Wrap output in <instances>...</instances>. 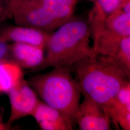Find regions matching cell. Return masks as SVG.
<instances>
[{"label": "cell", "instance_id": "1", "mask_svg": "<svg viewBox=\"0 0 130 130\" xmlns=\"http://www.w3.org/2000/svg\"><path fill=\"white\" fill-rule=\"evenodd\" d=\"M71 70L76 74L84 96L96 103L110 117L117 93L130 78L107 56L89 57Z\"/></svg>", "mask_w": 130, "mask_h": 130}, {"label": "cell", "instance_id": "2", "mask_svg": "<svg viewBox=\"0 0 130 130\" xmlns=\"http://www.w3.org/2000/svg\"><path fill=\"white\" fill-rule=\"evenodd\" d=\"M88 20L73 17L50 34L47 43L45 67L70 70L80 62L96 55L90 45Z\"/></svg>", "mask_w": 130, "mask_h": 130}, {"label": "cell", "instance_id": "3", "mask_svg": "<svg viewBox=\"0 0 130 130\" xmlns=\"http://www.w3.org/2000/svg\"><path fill=\"white\" fill-rule=\"evenodd\" d=\"M77 0H17L5 9L6 19L17 25L51 33L74 15Z\"/></svg>", "mask_w": 130, "mask_h": 130}, {"label": "cell", "instance_id": "4", "mask_svg": "<svg viewBox=\"0 0 130 130\" xmlns=\"http://www.w3.org/2000/svg\"><path fill=\"white\" fill-rule=\"evenodd\" d=\"M71 72L69 68H54L27 81L43 102L64 114L75 125L82 91L78 80Z\"/></svg>", "mask_w": 130, "mask_h": 130}, {"label": "cell", "instance_id": "5", "mask_svg": "<svg viewBox=\"0 0 130 130\" xmlns=\"http://www.w3.org/2000/svg\"><path fill=\"white\" fill-rule=\"evenodd\" d=\"M96 55L111 56L121 40L130 37V13L118 10L105 20H89Z\"/></svg>", "mask_w": 130, "mask_h": 130}, {"label": "cell", "instance_id": "6", "mask_svg": "<svg viewBox=\"0 0 130 130\" xmlns=\"http://www.w3.org/2000/svg\"><path fill=\"white\" fill-rule=\"evenodd\" d=\"M7 95L10 104V114L7 124H12L19 119L31 116L40 100L28 81L24 79Z\"/></svg>", "mask_w": 130, "mask_h": 130}, {"label": "cell", "instance_id": "7", "mask_svg": "<svg viewBox=\"0 0 130 130\" xmlns=\"http://www.w3.org/2000/svg\"><path fill=\"white\" fill-rule=\"evenodd\" d=\"M76 122L81 130H111L108 115L96 103L85 96L79 105Z\"/></svg>", "mask_w": 130, "mask_h": 130}, {"label": "cell", "instance_id": "8", "mask_svg": "<svg viewBox=\"0 0 130 130\" xmlns=\"http://www.w3.org/2000/svg\"><path fill=\"white\" fill-rule=\"evenodd\" d=\"M51 33L29 27L10 26L0 30V41L11 43H22L46 50Z\"/></svg>", "mask_w": 130, "mask_h": 130}, {"label": "cell", "instance_id": "9", "mask_svg": "<svg viewBox=\"0 0 130 130\" xmlns=\"http://www.w3.org/2000/svg\"><path fill=\"white\" fill-rule=\"evenodd\" d=\"M44 50L22 43H11L9 59L22 69L45 68Z\"/></svg>", "mask_w": 130, "mask_h": 130}, {"label": "cell", "instance_id": "10", "mask_svg": "<svg viewBox=\"0 0 130 130\" xmlns=\"http://www.w3.org/2000/svg\"><path fill=\"white\" fill-rule=\"evenodd\" d=\"M31 116L42 130H72L74 125L64 114L41 100Z\"/></svg>", "mask_w": 130, "mask_h": 130}, {"label": "cell", "instance_id": "11", "mask_svg": "<svg viewBox=\"0 0 130 130\" xmlns=\"http://www.w3.org/2000/svg\"><path fill=\"white\" fill-rule=\"evenodd\" d=\"M23 69L10 59L0 62V95L8 94L24 79Z\"/></svg>", "mask_w": 130, "mask_h": 130}, {"label": "cell", "instance_id": "12", "mask_svg": "<svg viewBox=\"0 0 130 130\" xmlns=\"http://www.w3.org/2000/svg\"><path fill=\"white\" fill-rule=\"evenodd\" d=\"M107 56L130 78V37L123 38L114 54Z\"/></svg>", "mask_w": 130, "mask_h": 130}, {"label": "cell", "instance_id": "13", "mask_svg": "<svg viewBox=\"0 0 130 130\" xmlns=\"http://www.w3.org/2000/svg\"><path fill=\"white\" fill-rule=\"evenodd\" d=\"M127 0H95L94 7L90 14L98 17L102 19L120 9L121 6Z\"/></svg>", "mask_w": 130, "mask_h": 130}, {"label": "cell", "instance_id": "14", "mask_svg": "<svg viewBox=\"0 0 130 130\" xmlns=\"http://www.w3.org/2000/svg\"><path fill=\"white\" fill-rule=\"evenodd\" d=\"M118 123L119 127L124 130H130V111L122 114L118 119Z\"/></svg>", "mask_w": 130, "mask_h": 130}, {"label": "cell", "instance_id": "15", "mask_svg": "<svg viewBox=\"0 0 130 130\" xmlns=\"http://www.w3.org/2000/svg\"><path fill=\"white\" fill-rule=\"evenodd\" d=\"M9 42L0 41V62L9 59Z\"/></svg>", "mask_w": 130, "mask_h": 130}, {"label": "cell", "instance_id": "16", "mask_svg": "<svg viewBox=\"0 0 130 130\" xmlns=\"http://www.w3.org/2000/svg\"><path fill=\"white\" fill-rule=\"evenodd\" d=\"M5 9L0 4V24L3 22L5 19H6L5 17Z\"/></svg>", "mask_w": 130, "mask_h": 130}, {"label": "cell", "instance_id": "17", "mask_svg": "<svg viewBox=\"0 0 130 130\" xmlns=\"http://www.w3.org/2000/svg\"><path fill=\"white\" fill-rule=\"evenodd\" d=\"M12 125H9L6 123H4L0 116V130H11Z\"/></svg>", "mask_w": 130, "mask_h": 130}, {"label": "cell", "instance_id": "18", "mask_svg": "<svg viewBox=\"0 0 130 130\" xmlns=\"http://www.w3.org/2000/svg\"><path fill=\"white\" fill-rule=\"evenodd\" d=\"M88 1H91V2H92V3H94V2L95 1V0H88Z\"/></svg>", "mask_w": 130, "mask_h": 130}, {"label": "cell", "instance_id": "19", "mask_svg": "<svg viewBox=\"0 0 130 130\" xmlns=\"http://www.w3.org/2000/svg\"><path fill=\"white\" fill-rule=\"evenodd\" d=\"M17 1V0H10L9 2H14V1Z\"/></svg>", "mask_w": 130, "mask_h": 130}]
</instances>
